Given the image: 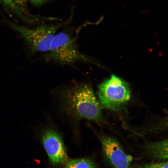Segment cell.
I'll list each match as a JSON object with an SVG mask.
<instances>
[{"mask_svg": "<svg viewBox=\"0 0 168 168\" xmlns=\"http://www.w3.org/2000/svg\"><path fill=\"white\" fill-rule=\"evenodd\" d=\"M103 155L114 168H131L132 157L127 154L119 142L110 136H104L100 138Z\"/></svg>", "mask_w": 168, "mask_h": 168, "instance_id": "obj_6", "label": "cell"}, {"mask_svg": "<svg viewBox=\"0 0 168 168\" xmlns=\"http://www.w3.org/2000/svg\"><path fill=\"white\" fill-rule=\"evenodd\" d=\"M38 134L48 156L50 164L55 167L65 165L69 161L62 135L54 125L44 126Z\"/></svg>", "mask_w": 168, "mask_h": 168, "instance_id": "obj_5", "label": "cell"}, {"mask_svg": "<svg viewBox=\"0 0 168 168\" xmlns=\"http://www.w3.org/2000/svg\"><path fill=\"white\" fill-rule=\"evenodd\" d=\"M132 168H168V160L163 162L136 164Z\"/></svg>", "mask_w": 168, "mask_h": 168, "instance_id": "obj_9", "label": "cell"}, {"mask_svg": "<svg viewBox=\"0 0 168 168\" xmlns=\"http://www.w3.org/2000/svg\"><path fill=\"white\" fill-rule=\"evenodd\" d=\"M5 4L9 5L10 6L13 7L14 2L16 0H1Z\"/></svg>", "mask_w": 168, "mask_h": 168, "instance_id": "obj_10", "label": "cell"}, {"mask_svg": "<svg viewBox=\"0 0 168 168\" xmlns=\"http://www.w3.org/2000/svg\"><path fill=\"white\" fill-rule=\"evenodd\" d=\"M43 55L44 61L62 66H72L89 60L80 51L73 36L64 31L56 34L49 51Z\"/></svg>", "mask_w": 168, "mask_h": 168, "instance_id": "obj_2", "label": "cell"}, {"mask_svg": "<svg viewBox=\"0 0 168 168\" xmlns=\"http://www.w3.org/2000/svg\"><path fill=\"white\" fill-rule=\"evenodd\" d=\"M54 92L58 111L76 128L77 135L78 126L83 119L105 123L100 102L90 85L81 82L72 83L60 87Z\"/></svg>", "mask_w": 168, "mask_h": 168, "instance_id": "obj_1", "label": "cell"}, {"mask_svg": "<svg viewBox=\"0 0 168 168\" xmlns=\"http://www.w3.org/2000/svg\"><path fill=\"white\" fill-rule=\"evenodd\" d=\"M23 1V0H16V1L18 2H22Z\"/></svg>", "mask_w": 168, "mask_h": 168, "instance_id": "obj_12", "label": "cell"}, {"mask_svg": "<svg viewBox=\"0 0 168 168\" xmlns=\"http://www.w3.org/2000/svg\"><path fill=\"white\" fill-rule=\"evenodd\" d=\"M64 168H98L96 165L90 158L74 159L69 161Z\"/></svg>", "mask_w": 168, "mask_h": 168, "instance_id": "obj_8", "label": "cell"}, {"mask_svg": "<svg viewBox=\"0 0 168 168\" xmlns=\"http://www.w3.org/2000/svg\"><path fill=\"white\" fill-rule=\"evenodd\" d=\"M167 124L168 125V120L167 121Z\"/></svg>", "mask_w": 168, "mask_h": 168, "instance_id": "obj_13", "label": "cell"}, {"mask_svg": "<svg viewBox=\"0 0 168 168\" xmlns=\"http://www.w3.org/2000/svg\"><path fill=\"white\" fill-rule=\"evenodd\" d=\"M97 94L102 108L117 111L129 101L131 92L126 82L112 75L98 86Z\"/></svg>", "mask_w": 168, "mask_h": 168, "instance_id": "obj_3", "label": "cell"}, {"mask_svg": "<svg viewBox=\"0 0 168 168\" xmlns=\"http://www.w3.org/2000/svg\"><path fill=\"white\" fill-rule=\"evenodd\" d=\"M35 4L39 5L42 4L48 0H30Z\"/></svg>", "mask_w": 168, "mask_h": 168, "instance_id": "obj_11", "label": "cell"}, {"mask_svg": "<svg viewBox=\"0 0 168 168\" xmlns=\"http://www.w3.org/2000/svg\"><path fill=\"white\" fill-rule=\"evenodd\" d=\"M146 153L149 157L157 160L168 159V138L149 143L144 146Z\"/></svg>", "mask_w": 168, "mask_h": 168, "instance_id": "obj_7", "label": "cell"}, {"mask_svg": "<svg viewBox=\"0 0 168 168\" xmlns=\"http://www.w3.org/2000/svg\"><path fill=\"white\" fill-rule=\"evenodd\" d=\"M10 24L22 34L32 53L44 54L49 51L57 31L64 25L44 24L29 29L10 23Z\"/></svg>", "mask_w": 168, "mask_h": 168, "instance_id": "obj_4", "label": "cell"}]
</instances>
